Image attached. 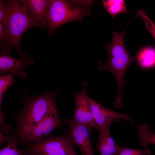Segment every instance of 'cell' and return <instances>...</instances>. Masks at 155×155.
<instances>
[{
	"instance_id": "cell-1",
	"label": "cell",
	"mask_w": 155,
	"mask_h": 155,
	"mask_svg": "<svg viewBox=\"0 0 155 155\" xmlns=\"http://www.w3.org/2000/svg\"><path fill=\"white\" fill-rule=\"evenodd\" d=\"M7 14L5 24V39L1 49L10 53L12 48L18 52L21 59H30L22 51L20 40L22 34L33 27L44 28L45 26L34 18L28 11L20 0L6 1Z\"/></svg>"
},
{
	"instance_id": "cell-2",
	"label": "cell",
	"mask_w": 155,
	"mask_h": 155,
	"mask_svg": "<svg viewBox=\"0 0 155 155\" xmlns=\"http://www.w3.org/2000/svg\"><path fill=\"white\" fill-rule=\"evenodd\" d=\"M125 30L119 34L115 31L113 33V38L111 43H106L108 59L104 64L98 61V70L107 71L111 72L114 76L117 84V94L114 106L118 108L123 106L122 99L124 97L123 93V87L127 84L124 80L126 71L136 57L131 55L128 52L123 41Z\"/></svg>"
},
{
	"instance_id": "cell-3",
	"label": "cell",
	"mask_w": 155,
	"mask_h": 155,
	"mask_svg": "<svg viewBox=\"0 0 155 155\" xmlns=\"http://www.w3.org/2000/svg\"><path fill=\"white\" fill-rule=\"evenodd\" d=\"M56 96L48 92L30 98L14 116L16 125L12 137L23 144L35 126L44 118L51 108L56 104Z\"/></svg>"
},
{
	"instance_id": "cell-4",
	"label": "cell",
	"mask_w": 155,
	"mask_h": 155,
	"mask_svg": "<svg viewBox=\"0 0 155 155\" xmlns=\"http://www.w3.org/2000/svg\"><path fill=\"white\" fill-rule=\"evenodd\" d=\"M93 1L50 0L46 18L49 35L58 27L71 21L82 20L89 15Z\"/></svg>"
},
{
	"instance_id": "cell-5",
	"label": "cell",
	"mask_w": 155,
	"mask_h": 155,
	"mask_svg": "<svg viewBox=\"0 0 155 155\" xmlns=\"http://www.w3.org/2000/svg\"><path fill=\"white\" fill-rule=\"evenodd\" d=\"M74 144L69 136L50 135L27 146L28 155H77Z\"/></svg>"
},
{
	"instance_id": "cell-6",
	"label": "cell",
	"mask_w": 155,
	"mask_h": 155,
	"mask_svg": "<svg viewBox=\"0 0 155 155\" xmlns=\"http://www.w3.org/2000/svg\"><path fill=\"white\" fill-rule=\"evenodd\" d=\"M57 128L65 130L59 117L56 104L34 128L23 144L27 146L36 143L49 136L52 131Z\"/></svg>"
},
{
	"instance_id": "cell-7",
	"label": "cell",
	"mask_w": 155,
	"mask_h": 155,
	"mask_svg": "<svg viewBox=\"0 0 155 155\" xmlns=\"http://www.w3.org/2000/svg\"><path fill=\"white\" fill-rule=\"evenodd\" d=\"M88 100L97 129L99 132L114 121H119L121 119L133 124L131 119L126 114L115 112L106 108L88 96Z\"/></svg>"
},
{
	"instance_id": "cell-8",
	"label": "cell",
	"mask_w": 155,
	"mask_h": 155,
	"mask_svg": "<svg viewBox=\"0 0 155 155\" xmlns=\"http://www.w3.org/2000/svg\"><path fill=\"white\" fill-rule=\"evenodd\" d=\"M68 126V134L74 144L79 148L82 155H94L92 144L90 138V128L74 120L65 119Z\"/></svg>"
},
{
	"instance_id": "cell-9",
	"label": "cell",
	"mask_w": 155,
	"mask_h": 155,
	"mask_svg": "<svg viewBox=\"0 0 155 155\" xmlns=\"http://www.w3.org/2000/svg\"><path fill=\"white\" fill-rule=\"evenodd\" d=\"M86 86V82H84L82 90L75 93V110L73 120L89 127L97 129V126L88 100Z\"/></svg>"
},
{
	"instance_id": "cell-10",
	"label": "cell",
	"mask_w": 155,
	"mask_h": 155,
	"mask_svg": "<svg viewBox=\"0 0 155 155\" xmlns=\"http://www.w3.org/2000/svg\"><path fill=\"white\" fill-rule=\"evenodd\" d=\"M34 60L32 59L26 60L14 58L9 52L1 49L0 73H10L20 78H24L27 74L24 71V67L28 65L34 64Z\"/></svg>"
},
{
	"instance_id": "cell-11",
	"label": "cell",
	"mask_w": 155,
	"mask_h": 155,
	"mask_svg": "<svg viewBox=\"0 0 155 155\" xmlns=\"http://www.w3.org/2000/svg\"><path fill=\"white\" fill-rule=\"evenodd\" d=\"M22 4L36 19L46 26V18L49 3L48 0H21Z\"/></svg>"
},
{
	"instance_id": "cell-12",
	"label": "cell",
	"mask_w": 155,
	"mask_h": 155,
	"mask_svg": "<svg viewBox=\"0 0 155 155\" xmlns=\"http://www.w3.org/2000/svg\"><path fill=\"white\" fill-rule=\"evenodd\" d=\"M110 125L107 126L99 132L97 148L100 155H115L118 152L120 146L116 143L111 136Z\"/></svg>"
},
{
	"instance_id": "cell-13",
	"label": "cell",
	"mask_w": 155,
	"mask_h": 155,
	"mask_svg": "<svg viewBox=\"0 0 155 155\" xmlns=\"http://www.w3.org/2000/svg\"><path fill=\"white\" fill-rule=\"evenodd\" d=\"M136 59L139 65L143 68L148 69L155 66V49L146 47L140 51Z\"/></svg>"
},
{
	"instance_id": "cell-14",
	"label": "cell",
	"mask_w": 155,
	"mask_h": 155,
	"mask_svg": "<svg viewBox=\"0 0 155 155\" xmlns=\"http://www.w3.org/2000/svg\"><path fill=\"white\" fill-rule=\"evenodd\" d=\"M102 2L104 8L113 19L119 14L127 12L125 0H104Z\"/></svg>"
},
{
	"instance_id": "cell-15",
	"label": "cell",
	"mask_w": 155,
	"mask_h": 155,
	"mask_svg": "<svg viewBox=\"0 0 155 155\" xmlns=\"http://www.w3.org/2000/svg\"><path fill=\"white\" fill-rule=\"evenodd\" d=\"M138 137L141 145L146 147L149 144L155 145V133H152L148 123H145L138 128Z\"/></svg>"
},
{
	"instance_id": "cell-16",
	"label": "cell",
	"mask_w": 155,
	"mask_h": 155,
	"mask_svg": "<svg viewBox=\"0 0 155 155\" xmlns=\"http://www.w3.org/2000/svg\"><path fill=\"white\" fill-rule=\"evenodd\" d=\"M7 142L8 144L0 150V155H28L25 150L21 151L18 148V142L11 134Z\"/></svg>"
},
{
	"instance_id": "cell-17",
	"label": "cell",
	"mask_w": 155,
	"mask_h": 155,
	"mask_svg": "<svg viewBox=\"0 0 155 155\" xmlns=\"http://www.w3.org/2000/svg\"><path fill=\"white\" fill-rule=\"evenodd\" d=\"M15 82L13 74L3 75L0 76V100H2L4 93Z\"/></svg>"
},
{
	"instance_id": "cell-18",
	"label": "cell",
	"mask_w": 155,
	"mask_h": 155,
	"mask_svg": "<svg viewBox=\"0 0 155 155\" xmlns=\"http://www.w3.org/2000/svg\"><path fill=\"white\" fill-rule=\"evenodd\" d=\"M136 17L141 18L144 21L147 30L155 39V24L146 13L144 10L141 9L136 12Z\"/></svg>"
},
{
	"instance_id": "cell-19",
	"label": "cell",
	"mask_w": 155,
	"mask_h": 155,
	"mask_svg": "<svg viewBox=\"0 0 155 155\" xmlns=\"http://www.w3.org/2000/svg\"><path fill=\"white\" fill-rule=\"evenodd\" d=\"M151 153L150 150L148 148L142 150L120 146L118 152L115 155H149Z\"/></svg>"
},
{
	"instance_id": "cell-20",
	"label": "cell",
	"mask_w": 155,
	"mask_h": 155,
	"mask_svg": "<svg viewBox=\"0 0 155 155\" xmlns=\"http://www.w3.org/2000/svg\"><path fill=\"white\" fill-rule=\"evenodd\" d=\"M7 5L6 1L0 0V21L5 26L7 14Z\"/></svg>"
},
{
	"instance_id": "cell-21",
	"label": "cell",
	"mask_w": 155,
	"mask_h": 155,
	"mask_svg": "<svg viewBox=\"0 0 155 155\" xmlns=\"http://www.w3.org/2000/svg\"><path fill=\"white\" fill-rule=\"evenodd\" d=\"M5 26L1 22H0V43L1 46H2L5 43Z\"/></svg>"
},
{
	"instance_id": "cell-22",
	"label": "cell",
	"mask_w": 155,
	"mask_h": 155,
	"mask_svg": "<svg viewBox=\"0 0 155 155\" xmlns=\"http://www.w3.org/2000/svg\"></svg>"
}]
</instances>
